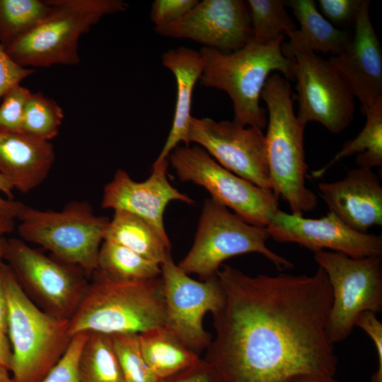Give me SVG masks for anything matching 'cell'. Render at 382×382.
Here are the masks:
<instances>
[{
    "label": "cell",
    "mask_w": 382,
    "mask_h": 382,
    "mask_svg": "<svg viewBox=\"0 0 382 382\" xmlns=\"http://www.w3.org/2000/svg\"><path fill=\"white\" fill-rule=\"evenodd\" d=\"M224 292L212 313L215 337L204 360L222 382H284L301 374L335 376L328 333L332 289L320 267L312 275H248L223 265Z\"/></svg>",
    "instance_id": "cell-1"
},
{
    "label": "cell",
    "mask_w": 382,
    "mask_h": 382,
    "mask_svg": "<svg viewBox=\"0 0 382 382\" xmlns=\"http://www.w3.org/2000/svg\"><path fill=\"white\" fill-rule=\"evenodd\" d=\"M165 323L161 276L144 281H124L96 270L69 320V332L71 337L90 332L139 334L165 327Z\"/></svg>",
    "instance_id": "cell-2"
},
{
    "label": "cell",
    "mask_w": 382,
    "mask_h": 382,
    "mask_svg": "<svg viewBox=\"0 0 382 382\" xmlns=\"http://www.w3.org/2000/svg\"><path fill=\"white\" fill-rule=\"evenodd\" d=\"M284 38L282 36L269 44L251 38L244 47L229 52L207 47L200 49L204 67L199 83L228 95L233 103V121L239 125L265 129L267 110L260 105V99L268 77L277 71L287 80L294 79V62L282 50Z\"/></svg>",
    "instance_id": "cell-3"
},
{
    "label": "cell",
    "mask_w": 382,
    "mask_h": 382,
    "mask_svg": "<svg viewBox=\"0 0 382 382\" xmlns=\"http://www.w3.org/2000/svg\"><path fill=\"white\" fill-rule=\"evenodd\" d=\"M260 98L268 112L265 139L271 190L287 203L292 214L303 216L318 204L317 195L306 184V126L294 113L290 84L279 74L268 77Z\"/></svg>",
    "instance_id": "cell-4"
},
{
    "label": "cell",
    "mask_w": 382,
    "mask_h": 382,
    "mask_svg": "<svg viewBox=\"0 0 382 382\" xmlns=\"http://www.w3.org/2000/svg\"><path fill=\"white\" fill-rule=\"evenodd\" d=\"M8 303V332L14 382H40L66 352L71 340L69 320L40 308L24 292L11 268L0 262Z\"/></svg>",
    "instance_id": "cell-5"
},
{
    "label": "cell",
    "mask_w": 382,
    "mask_h": 382,
    "mask_svg": "<svg viewBox=\"0 0 382 382\" xmlns=\"http://www.w3.org/2000/svg\"><path fill=\"white\" fill-rule=\"evenodd\" d=\"M52 9L34 28L5 49L29 68L76 65L79 40L105 16L127 9L122 0H49Z\"/></svg>",
    "instance_id": "cell-6"
},
{
    "label": "cell",
    "mask_w": 382,
    "mask_h": 382,
    "mask_svg": "<svg viewBox=\"0 0 382 382\" xmlns=\"http://www.w3.org/2000/svg\"><path fill=\"white\" fill-rule=\"evenodd\" d=\"M21 239L49 250L81 267L91 278L98 268L100 248L110 219L98 216L87 201L69 202L61 211H42L25 204L18 218Z\"/></svg>",
    "instance_id": "cell-7"
},
{
    "label": "cell",
    "mask_w": 382,
    "mask_h": 382,
    "mask_svg": "<svg viewBox=\"0 0 382 382\" xmlns=\"http://www.w3.org/2000/svg\"><path fill=\"white\" fill-rule=\"evenodd\" d=\"M270 238L266 228L242 220L216 201L204 202L194 243L177 265L187 274H197L202 281L216 275L222 262L236 255L257 253L279 270L294 266L288 259L267 246Z\"/></svg>",
    "instance_id": "cell-8"
},
{
    "label": "cell",
    "mask_w": 382,
    "mask_h": 382,
    "mask_svg": "<svg viewBox=\"0 0 382 382\" xmlns=\"http://www.w3.org/2000/svg\"><path fill=\"white\" fill-rule=\"evenodd\" d=\"M297 30L289 34V41L282 45L283 54L295 64L296 117L305 126L316 122L340 134L353 120L354 97L329 59L305 45Z\"/></svg>",
    "instance_id": "cell-9"
},
{
    "label": "cell",
    "mask_w": 382,
    "mask_h": 382,
    "mask_svg": "<svg viewBox=\"0 0 382 382\" xmlns=\"http://www.w3.org/2000/svg\"><path fill=\"white\" fill-rule=\"evenodd\" d=\"M3 259L40 308L57 318L70 320L89 283L81 267L48 256L16 238L7 239Z\"/></svg>",
    "instance_id": "cell-10"
},
{
    "label": "cell",
    "mask_w": 382,
    "mask_h": 382,
    "mask_svg": "<svg viewBox=\"0 0 382 382\" xmlns=\"http://www.w3.org/2000/svg\"><path fill=\"white\" fill-rule=\"evenodd\" d=\"M313 258L326 273L332 289L328 333L335 344L352 333L360 314L382 311V256L354 258L320 250Z\"/></svg>",
    "instance_id": "cell-11"
},
{
    "label": "cell",
    "mask_w": 382,
    "mask_h": 382,
    "mask_svg": "<svg viewBox=\"0 0 382 382\" xmlns=\"http://www.w3.org/2000/svg\"><path fill=\"white\" fill-rule=\"evenodd\" d=\"M169 161L180 181L204 187L217 202L246 223L266 228L279 209V199L218 163L199 146H176Z\"/></svg>",
    "instance_id": "cell-12"
},
{
    "label": "cell",
    "mask_w": 382,
    "mask_h": 382,
    "mask_svg": "<svg viewBox=\"0 0 382 382\" xmlns=\"http://www.w3.org/2000/svg\"><path fill=\"white\" fill-rule=\"evenodd\" d=\"M188 139L203 148L221 166L236 175L271 190L265 134L255 127L209 117L190 120Z\"/></svg>",
    "instance_id": "cell-13"
},
{
    "label": "cell",
    "mask_w": 382,
    "mask_h": 382,
    "mask_svg": "<svg viewBox=\"0 0 382 382\" xmlns=\"http://www.w3.org/2000/svg\"><path fill=\"white\" fill-rule=\"evenodd\" d=\"M166 306L165 327L185 346L199 354L211 342L203 326L207 312L213 313L221 306L224 292L216 275L196 281L183 272L170 259L162 265Z\"/></svg>",
    "instance_id": "cell-14"
},
{
    "label": "cell",
    "mask_w": 382,
    "mask_h": 382,
    "mask_svg": "<svg viewBox=\"0 0 382 382\" xmlns=\"http://www.w3.org/2000/svg\"><path fill=\"white\" fill-rule=\"evenodd\" d=\"M266 228L275 241L296 243L313 253L330 249L354 258L382 256L381 236L357 231L330 212L311 219L279 209Z\"/></svg>",
    "instance_id": "cell-15"
},
{
    "label": "cell",
    "mask_w": 382,
    "mask_h": 382,
    "mask_svg": "<svg viewBox=\"0 0 382 382\" xmlns=\"http://www.w3.org/2000/svg\"><path fill=\"white\" fill-rule=\"evenodd\" d=\"M158 35L189 39L203 47L229 52L252 38L248 4L242 0H203L180 20L154 27Z\"/></svg>",
    "instance_id": "cell-16"
},
{
    "label": "cell",
    "mask_w": 382,
    "mask_h": 382,
    "mask_svg": "<svg viewBox=\"0 0 382 382\" xmlns=\"http://www.w3.org/2000/svg\"><path fill=\"white\" fill-rule=\"evenodd\" d=\"M363 0L354 20V35L345 48L329 61L361 103V111L382 103V52Z\"/></svg>",
    "instance_id": "cell-17"
},
{
    "label": "cell",
    "mask_w": 382,
    "mask_h": 382,
    "mask_svg": "<svg viewBox=\"0 0 382 382\" xmlns=\"http://www.w3.org/2000/svg\"><path fill=\"white\" fill-rule=\"evenodd\" d=\"M168 163V159L155 161L150 176L143 182L134 181L122 169L117 170L103 188L102 207L136 214L169 240L163 222L166 206L174 200L190 205L195 202L170 185L167 178Z\"/></svg>",
    "instance_id": "cell-18"
},
{
    "label": "cell",
    "mask_w": 382,
    "mask_h": 382,
    "mask_svg": "<svg viewBox=\"0 0 382 382\" xmlns=\"http://www.w3.org/2000/svg\"><path fill=\"white\" fill-rule=\"evenodd\" d=\"M318 190L329 212L351 228L367 233L382 225V186L371 169L352 168L340 180L319 183Z\"/></svg>",
    "instance_id": "cell-19"
},
{
    "label": "cell",
    "mask_w": 382,
    "mask_h": 382,
    "mask_svg": "<svg viewBox=\"0 0 382 382\" xmlns=\"http://www.w3.org/2000/svg\"><path fill=\"white\" fill-rule=\"evenodd\" d=\"M55 157L50 141L22 132L0 130V173L22 193L31 192L46 180Z\"/></svg>",
    "instance_id": "cell-20"
},
{
    "label": "cell",
    "mask_w": 382,
    "mask_h": 382,
    "mask_svg": "<svg viewBox=\"0 0 382 382\" xmlns=\"http://www.w3.org/2000/svg\"><path fill=\"white\" fill-rule=\"evenodd\" d=\"M163 65L173 74L176 83V102L171 129L155 161L167 159L170 152L184 143L190 146L188 133L191 117L192 93L204 67L199 52L186 47L170 49L162 54Z\"/></svg>",
    "instance_id": "cell-21"
},
{
    "label": "cell",
    "mask_w": 382,
    "mask_h": 382,
    "mask_svg": "<svg viewBox=\"0 0 382 382\" xmlns=\"http://www.w3.org/2000/svg\"><path fill=\"white\" fill-rule=\"evenodd\" d=\"M122 245L160 265L172 259L170 240L146 220L125 210H115L104 241Z\"/></svg>",
    "instance_id": "cell-22"
},
{
    "label": "cell",
    "mask_w": 382,
    "mask_h": 382,
    "mask_svg": "<svg viewBox=\"0 0 382 382\" xmlns=\"http://www.w3.org/2000/svg\"><path fill=\"white\" fill-rule=\"evenodd\" d=\"M142 355L159 381L169 378L190 367L201 358L166 327L138 334Z\"/></svg>",
    "instance_id": "cell-23"
},
{
    "label": "cell",
    "mask_w": 382,
    "mask_h": 382,
    "mask_svg": "<svg viewBox=\"0 0 382 382\" xmlns=\"http://www.w3.org/2000/svg\"><path fill=\"white\" fill-rule=\"evenodd\" d=\"M289 6L299 23L297 30L301 41L314 52L339 54L352 39L350 34L338 29L318 11L313 0H290Z\"/></svg>",
    "instance_id": "cell-24"
},
{
    "label": "cell",
    "mask_w": 382,
    "mask_h": 382,
    "mask_svg": "<svg viewBox=\"0 0 382 382\" xmlns=\"http://www.w3.org/2000/svg\"><path fill=\"white\" fill-rule=\"evenodd\" d=\"M363 114L366 115V122L361 131L355 138L346 141L330 162L313 170V178L323 176L340 160L354 154L358 167L370 169L382 167V103Z\"/></svg>",
    "instance_id": "cell-25"
},
{
    "label": "cell",
    "mask_w": 382,
    "mask_h": 382,
    "mask_svg": "<svg viewBox=\"0 0 382 382\" xmlns=\"http://www.w3.org/2000/svg\"><path fill=\"white\" fill-rule=\"evenodd\" d=\"M80 382H125L111 335L88 333L79 359Z\"/></svg>",
    "instance_id": "cell-26"
},
{
    "label": "cell",
    "mask_w": 382,
    "mask_h": 382,
    "mask_svg": "<svg viewBox=\"0 0 382 382\" xmlns=\"http://www.w3.org/2000/svg\"><path fill=\"white\" fill-rule=\"evenodd\" d=\"M97 270L124 281H144L161 277V265L116 243L103 241Z\"/></svg>",
    "instance_id": "cell-27"
},
{
    "label": "cell",
    "mask_w": 382,
    "mask_h": 382,
    "mask_svg": "<svg viewBox=\"0 0 382 382\" xmlns=\"http://www.w3.org/2000/svg\"><path fill=\"white\" fill-rule=\"evenodd\" d=\"M49 0H0V44L7 48L43 20Z\"/></svg>",
    "instance_id": "cell-28"
},
{
    "label": "cell",
    "mask_w": 382,
    "mask_h": 382,
    "mask_svg": "<svg viewBox=\"0 0 382 382\" xmlns=\"http://www.w3.org/2000/svg\"><path fill=\"white\" fill-rule=\"evenodd\" d=\"M252 39L269 44L297 30L282 0H248Z\"/></svg>",
    "instance_id": "cell-29"
},
{
    "label": "cell",
    "mask_w": 382,
    "mask_h": 382,
    "mask_svg": "<svg viewBox=\"0 0 382 382\" xmlns=\"http://www.w3.org/2000/svg\"><path fill=\"white\" fill-rule=\"evenodd\" d=\"M64 118L61 106L42 93H31L23 115L21 132L50 141L56 137Z\"/></svg>",
    "instance_id": "cell-30"
},
{
    "label": "cell",
    "mask_w": 382,
    "mask_h": 382,
    "mask_svg": "<svg viewBox=\"0 0 382 382\" xmlns=\"http://www.w3.org/2000/svg\"><path fill=\"white\" fill-rule=\"evenodd\" d=\"M111 335L125 382H161L142 355L138 334Z\"/></svg>",
    "instance_id": "cell-31"
},
{
    "label": "cell",
    "mask_w": 382,
    "mask_h": 382,
    "mask_svg": "<svg viewBox=\"0 0 382 382\" xmlns=\"http://www.w3.org/2000/svg\"><path fill=\"white\" fill-rule=\"evenodd\" d=\"M87 336H73L64 354L40 382H80L79 359Z\"/></svg>",
    "instance_id": "cell-32"
},
{
    "label": "cell",
    "mask_w": 382,
    "mask_h": 382,
    "mask_svg": "<svg viewBox=\"0 0 382 382\" xmlns=\"http://www.w3.org/2000/svg\"><path fill=\"white\" fill-rule=\"evenodd\" d=\"M31 93L18 84L4 96L0 105V130L21 132L25 105Z\"/></svg>",
    "instance_id": "cell-33"
},
{
    "label": "cell",
    "mask_w": 382,
    "mask_h": 382,
    "mask_svg": "<svg viewBox=\"0 0 382 382\" xmlns=\"http://www.w3.org/2000/svg\"><path fill=\"white\" fill-rule=\"evenodd\" d=\"M198 2V0H155L151 6V20L154 27L170 24L182 18Z\"/></svg>",
    "instance_id": "cell-34"
},
{
    "label": "cell",
    "mask_w": 382,
    "mask_h": 382,
    "mask_svg": "<svg viewBox=\"0 0 382 382\" xmlns=\"http://www.w3.org/2000/svg\"><path fill=\"white\" fill-rule=\"evenodd\" d=\"M34 72L33 68L23 67L16 63L0 44V98Z\"/></svg>",
    "instance_id": "cell-35"
},
{
    "label": "cell",
    "mask_w": 382,
    "mask_h": 382,
    "mask_svg": "<svg viewBox=\"0 0 382 382\" xmlns=\"http://www.w3.org/2000/svg\"><path fill=\"white\" fill-rule=\"evenodd\" d=\"M363 0H318L322 13L332 25L355 20Z\"/></svg>",
    "instance_id": "cell-36"
},
{
    "label": "cell",
    "mask_w": 382,
    "mask_h": 382,
    "mask_svg": "<svg viewBox=\"0 0 382 382\" xmlns=\"http://www.w3.org/2000/svg\"><path fill=\"white\" fill-rule=\"evenodd\" d=\"M355 326L362 329L371 339L377 354L378 366L371 382H382V323L376 314L365 311L357 318Z\"/></svg>",
    "instance_id": "cell-37"
},
{
    "label": "cell",
    "mask_w": 382,
    "mask_h": 382,
    "mask_svg": "<svg viewBox=\"0 0 382 382\" xmlns=\"http://www.w3.org/2000/svg\"><path fill=\"white\" fill-rule=\"evenodd\" d=\"M161 382H222L215 370L200 359L190 367Z\"/></svg>",
    "instance_id": "cell-38"
},
{
    "label": "cell",
    "mask_w": 382,
    "mask_h": 382,
    "mask_svg": "<svg viewBox=\"0 0 382 382\" xmlns=\"http://www.w3.org/2000/svg\"><path fill=\"white\" fill-rule=\"evenodd\" d=\"M13 190L9 180L0 173V216L15 220L25 204L13 199Z\"/></svg>",
    "instance_id": "cell-39"
},
{
    "label": "cell",
    "mask_w": 382,
    "mask_h": 382,
    "mask_svg": "<svg viewBox=\"0 0 382 382\" xmlns=\"http://www.w3.org/2000/svg\"><path fill=\"white\" fill-rule=\"evenodd\" d=\"M13 352L8 335L0 330V366L11 371Z\"/></svg>",
    "instance_id": "cell-40"
},
{
    "label": "cell",
    "mask_w": 382,
    "mask_h": 382,
    "mask_svg": "<svg viewBox=\"0 0 382 382\" xmlns=\"http://www.w3.org/2000/svg\"><path fill=\"white\" fill-rule=\"evenodd\" d=\"M8 313L6 296L0 275V330L6 334L8 332Z\"/></svg>",
    "instance_id": "cell-41"
},
{
    "label": "cell",
    "mask_w": 382,
    "mask_h": 382,
    "mask_svg": "<svg viewBox=\"0 0 382 382\" xmlns=\"http://www.w3.org/2000/svg\"><path fill=\"white\" fill-rule=\"evenodd\" d=\"M284 382H338L334 376L318 374H301L292 376Z\"/></svg>",
    "instance_id": "cell-42"
},
{
    "label": "cell",
    "mask_w": 382,
    "mask_h": 382,
    "mask_svg": "<svg viewBox=\"0 0 382 382\" xmlns=\"http://www.w3.org/2000/svg\"><path fill=\"white\" fill-rule=\"evenodd\" d=\"M16 229L15 220L0 216V236L12 233Z\"/></svg>",
    "instance_id": "cell-43"
},
{
    "label": "cell",
    "mask_w": 382,
    "mask_h": 382,
    "mask_svg": "<svg viewBox=\"0 0 382 382\" xmlns=\"http://www.w3.org/2000/svg\"><path fill=\"white\" fill-rule=\"evenodd\" d=\"M8 371L7 369L0 366V382H14Z\"/></svg>",
    "instance_id": "cell-44"
},
{
    "label": "cell",
    "mask_w": 382,
    "mask_h": 382,
    "mask_svg": "<svg viewBox=\"0 0 382 382\" xmlns=\"http://www.w3.org/2000/svg\"><path fill=\"white\" fill-rule=\"evenodd\" d=\"M7 238L4 236H0V262L3 259Z\"/></svg>",
    "instance_id": "cell-45"
}]
</instances>
